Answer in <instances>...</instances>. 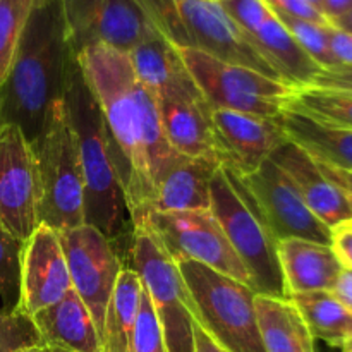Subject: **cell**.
Listing matches in <instances>:
<instances>
[{
    "label": "cell",
    "instance_id": "1",
    "mask_svg": "<svg viewBox=\"0 0 352 352\" xmlns=\"http://www.w3.org/2000/svg\"><path fill=\"white\" fill-rule=\"evenodd\" d=\"M76 58L98 102L110 157L134 227L146 213L153 188L144 160L138 78L129 54L109 45H91Z\"/></svg>",
    "mask_w": 352,
    "mask_h": 352
},
{
    "label": "cell",
    "instance_id": "2",
    "mask_svg": "<svg viewBox=\"0 0 352 352\" xmlns=\"http://www.w3.org/2000/svg\"><path fill=\"white\" fill-rule=\"evenodd\" d=\"M72 55L62 0H36L0 86V124L19 127L33 141L50 107L62 98Z\"/></svg>",
    "mask_w": 352,
    "mask_h": 352
},
{
    "label": "cell",
    "instance_id": "3",
    "mask_svg": "<svg viewBox=\"0 0 352 352\" xmlns=\"http://www.w3.org/2000/svg\"><path fill=\"white\" fill-rule=\"evenodd\" d=\"M62 100L67 109L81 157L85 177V223L98 229L119 251L124 248L129 258L134 227L110 157L105 122L98 102L86 82L76 55H72L67 64Z\"/></svg>",
    "mask_w": 352,
    "mask_h": 352
},
{
    "label": "cell",
    "instance_id": "4",
    "mask_svg": "<svg viewBox=\"0 0 352 352\" xmlns=\"http://www.w3.org/2000/svg\"><path fill=\"white\" fill-rule=\"evenodd\" d=\"M38 181V220L57 232L85 223V177L64 100H57L30 141Z\"/></svg>",
    "mask_w": 352,
    "mask_h": 352
},
{
    "label": "cell",
    "instance_id": "5",
    "mask_svg": "<svg viewBox=\"0 0 352 352\" xmlns=\"http://www.w3.org/2000/svg\"><path fill=\"white\" fill-rule=\"evenodd\" d=\"M192 301L195 322L226 352H265L256 316V292L196 261H179Z\"/></svg>",
    "mask_w": 352,
    "mask_h": 352
},
{
    "label": "cell",
    "instance_id": "6",
    "mask_svg": "<svg viewBox=\"0 0 352 352\" xmlns=\"http://www.w3.org/2000/svg\"><path fill=\"white\" fill-rule=\"evenodd\" d=\"M210 210L250 275V287L260 296L287 299L277 254V241L251 205L236 175L220 167L213 175Z\"/></svg>",
    "mask_w": 352,
    "mask_h": 352
},
{
    "label": "cell",
    "instance_id": "7",
    "mask_svg": "<svg viewBox=\"0 0 352 352\" xmlns=\"http://www.w3.org/2000/svg\"><path fill=\"white\" fill-rule=\"evenodd\" d=\"M212 110H234L275 119L287 109L294 89L253 69L213 58L196 48H177Z\"/></svg>",
    "mask_w": 352,
    "mask_h": 352
},
{
    "label": "cell",
    "instance_id": "8",
    "mask_svg": "<svg viewBox=\"0 0 352 352\" xmlns=\"http://www.w3.org/2000/svg\"><path fill=\"white\" fill-rule=\"evenodd\" d=\"M153 237L174 263L196 261L250 287V275L227 241L212 210L151 212L134 226Z\"/></svg>",
    "mask_w": 352,
    "mask_h": 352
},
{
    "label": "cell",
    "instance_id": "9",
    "mask_svg": "<svg viewBox=\"0 0 352 352\" xmlns=\"http://www.w3.org/2000/svg\"><path fill=\"white\" fill-rule=\"evenodd\" d=\"M129 268L146 289L168 352H195L192 301L177 265L143 229H134Z\"/></svg>",
    "mask_w": 352,
    "mask_h": 352
},
{
    "label": "cell",
    "instance_id": "10",
    "mask_svg": "<svg viewBox=\"0 0 352 352\" xmlns=\"http://www.w3.org/2000/svg\"><path fill=\"white\" fill-rule=\"evenodd\" d=\"M236 177L277 243L284 239H305L330 246L332 230L316 219L291 177L274 160L268 158L253 174Z\"/></svg>",
    "mask_w": 352,
    "mask_h": 352
},
{
    "label": "cell",
    "instance_id": "11",
    "mask_svg": "<svg viewBox=\"0 0 352 352\" xmlns=\"http://www.w3.org/2000/svg\"><path fill=\"white\" fill-rule=\"evenodd\" d=\"M60 241L72 289L88 306L100 337L107 306L126 267L122 254L112 241L88 223L62 230Z\"/></svg>",
    "mask_w": 352,
    "mask_h": 352
},
{
    "label": "cell",
    "instance_id": "12",
    "mask_svg": "<svg viewBox=\"0 0 352 352\" xmlns=\"http://www.w3.org/2000/svg\"><path fill=\"white\" fill-rule=\"evenodd\" d=\"M62 7L74 55L91 45L131 52L157 31L134 0H62Z\"/></svg>",
    "mask_w": 352,
    "mask_h": 352
},
{
    "label": "cell",
    "instance_id": "13",
    "mask_svg": "<svg viewBox=\"0 0 352 352\" xmlns=\"http://www.w3.org/2000/svg\"><path fill=\"white\" fill-rule=\"evenodd\" d=\"M175 6L188 36V48L282 81L251 38L230 19L217 0H175Z\"/></svg>",
    "mask_w": 352,
    "mask_h": 352
},
{
    "label": "cell",
    "instance_id": "14",
    "mask_svg": "<svg viewBox=\"0 0 352 352\" xmlns=\"http://www.w3.org/2000/svg\"><path fill=\"white\" fill-rule=\"evenodd\" d=\"M0 222L23 243L40 226L33 151L12 124H0Z\"/></svg>",
    "mask_w": 352,
    "mask_h": 352
},
{
    "label": "cell",
    "instance_id": "15",
    "mask_svg": "<svg viewBox=\"0 0 352 352\" xmlns=\"http://www.w3.org/2000/svg\"><path fill=\"white\" fill-rule=\"evenodd\" d=\"M280 116L265 119L234 110H212L213 141L222 167L239 177L256 172L287 141Z\"/></svg>",
    "mask_w": 352,
    "mask_h": 352
},
{
    "label": "cell",
    "instance_id": "16",
    "mask_svg": "<svg viewBox=\"0 0 352 352\" xmlns=\"http://www.w3.org/2000/svg\"><path fill=\"white\" fill-rule=\"evenodd\" d=\"M71 289L60 232L40 223L23 248L19 309L33 316L60 301Z\"/></svg>",
    "mask_w": 352,
    "mask_h": 352
},
{
    "label": "cell",
    "instance_id": "17",
    "mask_svg": "<svg viewBox=\"0 0 352 352\" xmlns=\"http://www.w3.org/2000/svg\"><path fill=\"white\" fill-rule=\"evenodd\" d=\"M270 160L291 177L306 206L330 230L352 220L349 196L323 175L315 158L301 146L287 140L272 153Z\"/></svg>",
    "mask_w": 352,
    "mask_h": 352
},
{
    "label": "cell",
    "instance_id": "18",
    "mask_svg": "<svg viewBox=\"0 0 352 352\" xmlns=\"http://www.w3.org/2000/svg\"><path fill=\"white\" fill-rule=\"evenodd\" d=\"M127 54L140 85L155 96H203L177 47L158 31L148 34Z\"/></svg>",
    "mask_w": 352,
    "mask_h": 352
},
{
    "label": "cell",
    "instance_id": "19",
    "mask_svg": "<svg viewBox=\"0 0 352 352\" xmlns=\"http://www.w3.org/2000/svg\"><path fill=\"white\" fill-rule=\"evenodd\" d=\"M164 131L177 153L189 158H217L212 107L205 96H157ZM220 162V160H219Z\"/></svg>",
    "mask_w": 352,
    "mask_h": 352
},
{
    "label": "cell",
    "instance_id": "20",
    "mask_svg": "<svg viewBox=\"0 0 352 352\" xmlns=\"http://www.w3.org/2000/svg\"><path fill=\"white\" fill-rule=\"evenodd\" d=\"M222 167L217 158H189L175 165L157 186L144 217L151 212H198L212 205L213 175ZM143 217V219H144ZM141 219V220H143Z\"/></svg>",
    "mask_w": 352,
    "mask_h": 352
},
{
    "label": "cell",
    "instance_id": "21",
    "mask_svg": "<svg viewBox=\"0 0 352 352\" xmlns=\"http://www.w3.org/2000/svg\"><path fill=\"white\" fill-rule=\"evenodd\" d=\"M277 254L287 298L301 292L330 291L342 270L332 246L313 241H278Z\"/></svg>",
    "mask_w": 352,
    "mask_h": 352
},
{
    "label": "cell",
    "instance_id": "22",
    "mask_svg": "<svg viewBox=\"0 0 352 352\" xmlns=\"http://www.w3.org/2000/svg\"><path fill=\"white\" fill-rule=\"evenodd\" d=\"M31 318L40 332L43 347L69 352H100V337L91 313L74 289Z\"/></svg>",
    "mask_w": 352,
    "mask_h": 352
},
{
    "label": "cell",
    "instance_id": "23",
    "mask_svg": "<svg viewBox=\"0 0 352 352\" xmlns=\"http://www.w3.org/2000/svg\"><path fill=\"white\" fill-rule=\"evenodd\" d=\"M246 34L265 60L277 71L282 81L294 91L308 88L315 76L322 71L272 10H268Z\"/></svg>",
    "mask_w": 352,
    "mask_h": 352
},
{
    "label": "cell",
    "instance_id": "24",
    "mask_svg": "<svg viewBox=\"0 0 352 352\" xmlns=\"http://www.w3.org/2000/svg\"><path fill=\"white\" fill-rule=\"evenodd\" d=\"M280 124L287 140L301 146L316 162L352 170V131L323 126L289 109L282 112Z\"/></svg>",
    "mask_w": 352,
    "mask_h": 352
},
{
    "label": "cell",
    "instance_id": "25",
    "mask_svg": "<svg viewBox=\"0 0 352 352\" xmlns=\"http://www.w3.org/2000/svg\"><path fill=\"white\" fill-rule=\"evenodd\" d=\"M256 316L265 352H316L315 337L289 299L256 294Z\"/></svg>",
    "mask_w": 352,
    "mask_h": 352
},
{
    "label": "cell",
    "instance_id": "26",
    "mask_svg": "<svg viewBox=\"0 0 352 352\" xmlns=\"http://www.w3.org/2000/svg\"><path fill=\"white\" fill-rule=\"evenodd\" d=\"M141 289L143 284L136 272L124 267L107 306L105 322L100 336V352H131L133 349Z\"/></svg>",
    "mask_w": 352,
    "mask_h": 352
},
{
    "label": "cell",
    "instance_id": "27",
    "mask_svg": "<svg viewBox=\"0 0 352 352\" xmlns=\"http://www.w3.org/2000/svg\"><path fill=\"white\" fill-rule=\"evenodd\" d=\"M287 299L296 306L315 340L344 347L352 339V313L330 291L301 292L291 294Z\"/></svg>",
    "mask_w": 352,
    "mask_h": 352
},
{
    "label": "cell",
    "instance_id": "28",
    "mask_svg": "<svg viewBox=\"0 0 352 352\" xmlns=\"http://www.w3.org/2000/svg\"><path fill=\"white\" fill-rule=\"evenodd\" d=\"M138 103H140L141 124H143V150L144 160H146L148 175H150L151 188L157 189L165 179V175L172 170L177 164L184 160V155L177 153L168 143L167 134L164 131L158 103L155 93L144 88L138 81Z\"/></svg>",
    "mask_w": 352,
    "mask_h": 352
},
{
    "label": "cell",
    "instance_id": "29",
    "mask_svg": "<svg viewBox=\"0 0 352 352\" xmlns=\"http://www.w3.org/2000/svg\"><path fill=\"white\" fill-rule=\"evenodd\" d=\"M287 109L323 126L352 131V93L308 86L292 91Z\"/></svg>",
    "mask_w": 352,
    "mask_h": 352
},
{
    "label": "cell",
    "instance_id": "30",
    "mask_svg": "<svg viewBox=\"0 0 352 352\" xmlns=\"http://www.w3.org/2000/svg\"><path fill=\"white\" fill-rule=\"evenodd\" d=\"M34 2L36 0H0V86L9 76Z\"/></svg>",
    "mask_w": 352,
    "mask_h": 352
},
{
    "label": "cell",
    "instance_id": "31",
    "mask_svg": "<svg viewBox=\"0 0 352 352\" xmlns=\"http://www.w3.org/2000/svg\"><path fill=\"white\" fill-rule=\"evenodd\" d=\"M23 241L9 232L0 222V309H19L21 301V260Z\"/></svg>",
    "mask_w": 352,
    "mask_h": 352
},
{
    "label": "cell",
    "instance_id": "32",
    "mask_svg": "<svg viewBox=\"0 0 352 352\" xmlns=\"http://www.w3.org/2000/svg\"><path fill=\"white\" fill-rule=\"evenodd\" d=\"M275 14V12H274ZM285 30L291 33V36L298 41L299 47L316 62L322 69L336 67L337 62L333 58L329 47V36H327V26L323 24L311 23V21L298 19V17L284 16V14H275Z\"/></svg>",
    "mask_w": 352,
    "mask_h": 352
},
{
    "label": "cell",
    "instance_id": "33",
    "mask_svg": "<svg viewBox=\"0 0 352 352\" xmlns=\"http://www.w3.org/2000/svg\"><path fill=\"white\" fill-rule=\"evenodd\" d=\"M43 347L33 318L21 309H0V352H21Z\"/></svg>",
    "mask_w": 352,
    "mask_h": 352
},
{
    "label": "cell",
    "instance_id": "34",
    "mask_svg": "<svg viewBox=\"0 0 352 352\" xmlns=\"http://www.w3.org/2000/svg\"><path fill=\"white\" fill-rule=\"evenodd\" d=\"M131 352H168L165 344L164 330L155 313L153 302L146 289H141L140 309H138L136 327H134L133 349Z\"/></svg>",
    "mask_w": 352,
    "mask_h": 352
},
{
    "label": "cell",
    "instance_id": "35",
    "mask_svg": "<svg viewBox=\"0 0 352 352\" xmlns=\"http://www.w3.org/2000/svg\"><path fill=\"white\" fill-rule=\"evenodd\" d=\"M263 2L275 14H284V16L311 21V23L323 24V26L330 24L325 19V16L320 12V9H316L308 0H263Z\"/></svg>",
    "mask_w": 352,
    "mask_h": 352
},
{
    "label": "cell",
    "instance_id": "36",
    "mask_svg": "<svg viewBox=\"0 0 352 352\" xmlns=\"http://www.w3.org/2000/svg\"><path fill=\"white\" fill-rule=\"evenodd\" d=\"M309 86L332 91L352 93V65H336L322 69Z\"/></svg>",
    "mask_w": 352,
    "mask_h": 352
},
{
    "label": "cell",
    "instance_id": "37",
    "mask_svg": "<svg viewBox=\"0 0 352 352\" xmlns=\"http://www.w3.org/2000/svg\"><path fill=\"white\" fill-rule=\"evenodd\" d=\"M330 246L339 258L340 265L352 270V220L333 227Z\"/></svg>",
    "mask_w": 352,
    "mask_h": 352
},
{
    "label": "cell",
    "instance_id": "38",
    "mask_svg": "<svg viewBox=\"0 0 352 352\" xmlns=\"http://www.w3.org/2000/svg\"><path fill=\"white\" fill-rule=\"evenodd\" d=\"M327 36H329V47L337 65H352V34L329 24Z\"/></svg>",
    "mask_w": 352,
    "mask_h": 352
},
{
    "label": "cell",
    "instance_id": "39",
    "mask_svg": "<svg viewBox=\"0 0 352 352\" xmlns=\"http://www.w3.org/2000/svg\"><path fill=\"white\" fill-rule=\"evenodd\" d=\"M330 292L333 294V298L340 302L342 306H346L347 309L352 313V270L351 268H344L340 270L339 277H337L336 284L330 289Z\"/></svg>",
    "mask_w": 352,
    "mask_h": 352
},
{
    "label": "cell",
    "instance_id": "40",
    "mask_svg": "<svg viewBox=\"0 0 352 352\" xmlns=\"http://www.w3.org/2000/svg\"><path fill=\"white\" fill-rule=\"evenodd\" d=\"M316 164H318L320 170L323 172V175H325L329 181H332L333 184L339 186L344 192L352 196V170H342V168L330 167V165L322 164V162H316Z\"/></svg>",
    "mask_w": 352,
    "mask_h": 352
},
{
    "label": "cell",
    "instance_id": "41",
    "mask_svg": "<svg viewBox=\"0 0 352 352\" xmlns=\"http://www.w3.org/2000/svg\"><path fill=\"white\" fill-rule=\"evenodd\" d=\"M352 9V0H320V10L329 23L339 19Z\"/></svg>",
    "mask_w": 352,
    "mask_h": 352
},
{
    "label": "cell",
    "instance_id": "42",
    "mask_svg": "<svg viewBox=\"0 0 352 352\" xmlns=\"http://www.w3.org/2000/svg\"><path fill=\"white\" fill-rule=\"evenodd\" d=\"M195 352H226L195 322Z\"/></svg>",
    "mask_w": 352,
    "mask_h": 352
},
{
    "label": "cell",
    "instance_id": "43",
    "mask_svg": "<svg viewBox=\"0 0 352 352\" xmlns=\"http://www.w3.org/2000/svg\"><path fill=\"white\" fill-rule=\"evenodd\" d=\"M330 24H332V26H336V28H339V30L347 31V33L352 34V9L347 14H344L342 17H339V19L332 21Z\"/></svg>",
    "mask_w": 352,
    "mask_h": 352
},
{
    "label": "cell",
    "instance_id": "44",
    "mask_svg": "<svg viewBox=\"0 0 352 352\" xmlns=\"http://www.w3.org/2000/svg\"><path fill=\"white\" fill-rule=\"evenodd\" d=\"M21 352H47V347H31V349L21 351Z\"/></svg>",
    "mask_w": 352,
    "mask_h": 352
},
{
    "label": "cell",
    "instance_id": "45",
    "mask_svg": "<svg viewBox=\"0 0 352 352\" xmlns=\"http://www.w3.org/2000/svg\"><path fill=\"white\" fill-rule=\"evenodd\" d=\"M342 349H344V352H352V339L347 340V342L344 344Z\"/></svg>",
    "mask_w": 352,
    "mask_h": 352
},
{
    "label": "cell",
    "instance_id": "46",
    "mask_svg": "<svg viewBox=\"0 0 352 352\" xmlns=\"http://www.w3.org/2000/svg\"><path fill=\"white\" fill-rule=\"evenodd\" d=\"M47 352H69V351H64V349H55V347H47Z\"/></svg>",
    "mask_w": 352,
    "mask_h": 352
},
{
    "label": "cell",
    "instance_id": "47",
    "mask_svg": "<svg viewBox=\"0 0 352 352\" xmlns=\"http://www.w3.org/2000/svg\"><path fill=\"white\" fill-rule=\"evenodd\" d=\"M308 2H311L316 9H320V0H308ZM320 12H322V10H320Z\"/></svg>",
    "mask_w": 352,
    "mask_h": 352
},
{
    "label": "cell",
    "instance_id": "48",
    "mask_svg": "<svg viewBox=\"0 0 352 352\" xmlns=\"http://www.w3.org/2000/svg\"><path fill=\"white\" fill-rule=\"evenodd\" d=\"M346 195H347V192H346ZM347 196H349V199H351V205H352V196H351V195H347Z\"/></svg>",
    "mask_w": 352,
    "mask_h": 352
}]
</instances>
